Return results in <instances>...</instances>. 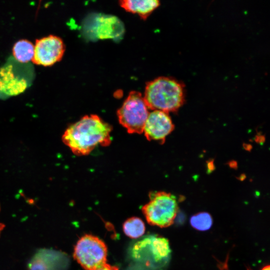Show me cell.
<instances>
[{
  "mask_svg": "<svg viewBox=\"0 0 270 270\" xmlns=\"http://www.w3.org/2000/svg\"><path fill=\"white\" fill-rule=\"evenodd\" d=\"M126 11L136 14L146 20L160 4L157 0H122L119 2Z\"/></svg>",
  "mask_w": 270,
  "mask_h": 270,
  "instance_id": "obj_10",
  "label": "cell"
},
{
  "mask_svg": "<svg viewBox=\"0 0 270 270\" xmlns=\"http://www.w3.org/2000/svg\"><path fill=\"white\" fill-rule=\"evenodd\" d=\"M143 96L148 109L176 112L184 102V86L173 78L158 77L146 84Z\"/></svg>",
  "mask_w": 270,
  "mask_h": 270,
  "instance_id": "obj_2",
  "label": "cell"
},
{
  "mask_svg": "<svg viewBox=\"0 0 270 270\" xmlns=\"http://www.w3.org/2000/svg\"><path fill=\"white\" fill-rule=\"evenodd\" d=\"M270 266H266L265 267H264L262 270H270Z\"/></svg>",
  "mask_w": 270,
  "mask_h": 270,
  "instance_id": "obj_18",
  "label": "cell"
},
{
  "mask_svg": "<svg viewBox=\"0 0 270 270\" xmlns=\"http://www.w3.org/2000/svg\"><path fill=\"white\" fill-rule=\"evenodd\" d=\"M34 46L27 40H20L17 41L12 48V54L17 62L26 64L32 60L34 56Z\"/></svg>",
  "mask_w": 270,
  "mask_h": 270,
  "instance_id": "obj_11",
  "label": "cell"
},
{
  "mask_svg": "<svg viewBox=\"0 0 270 270\" xmlns=\"http://www.w3.org/2000/svg\"><path fill=\"white\" fill-rule=\"evenodd\" d=\"M190 223L194 228L198 230L204 231L211 228L212 219L208 213L202 212L192 216L190 219Z\"/></svg>",
  "mask_w": 270,
  "mask_h": 270,
  "instance_id": "obj_14",
  "label": "cell"
},
{
  "mask_svg": "<svg viewBox=\"0 0 270 270\" xmlns=\"http://www.w3.org/2000/svg\"><path fill=\"white\" fill-rule=\"evenodd\" d=\"M174 129V125L168 113L158 110L149 112L143 132L148 140L162 142Z\"/></svg>",
  "mask_w": 270,
  "mask_h": 270,
  "instance_id": "obj_9",
  "label": "cell"
},
{
  "mask_svg": "<svg viewBox=\"0 0 270 270\" xmlns=\"http://www.w3.org/2000/svg\"><path fill=\"white\" fill-rule=\"evenodd\" d=\"M4 227H5V225L4 224L0 222V234H1V232L4 229Z\"/></svg>",
  "mask_w": 270,
  "mask_h": 270,
  "instance_id": "obj_17",
  "label": "cell"
},
{
  "mask_svg": "<svg viewBox=\"0 0 270 270\" xmlns=\"http://www.w3.org/2000/svg\"><path fill=\"white\" fill-rule=\"evenodd\" d=\"M112 127L96 114L86 115L68 127L63 142L77 156L89 154L96 146H108Z\"/></svg>",
  "mask_w": 270,
  "mask_h": 270,
  "instance_id": "obj_1",
  "label": "cell"
},
{
  "mask_svg": "<svg viewBox=\"0 0 270 270\" xmlns=\"http://www.w3.org/2000/svg\"><path fill=\"white\" fill-rule=\"evenodd\" d=\"M34 56L32 61L36 64L51 66L62 58L65 46L60 37L49 35L36 41Z\"/></svg>",
  "mask_w": 270,
  "mask_h": 270,
  "instance_id": "obj_8",
  "label": "cell"
},
{
  "mask_svg": "<svg viewBox=\"0 0 270 270\" xmlns=\"http://www.w3.org/2000/svg\"><path fill=\"white\" fill-rule=\"evenodd\" d=\"M28 270H47L42 260L36 254L28 264Z\"/></svg>",
  "mask_w": 270,
  "mask_h": 270,
  "instance_id": "obj_15",
  "label": "cell"
},
{
  "mask_svg": "<svg viewBox=\"0 0 270 270\" xmlns=\"http://www.w3.org/2000/svg\"><path fill=\"white\" fill-rule=\"evenodd\" d=\"M148 108L144 96L139 92H130L118 110L120 123L130 134L143 132L148 116Z\"/></svg>",
  "mask_w": 270,
  "mask_h": 270,
  "instance_id": "obj_4",
  "label": "cell"
},
{
  "mask_svg": "<svg viewBox=\"0 0 270 270\" xmlns=\"http://www.w3.org/2000/svg\"><path fill=\"white\" fill-rule=\"evenodd\" d=\"M123 230L127 236L136 238L144 234L145 232V226L141 219L136 217H132L124 222Z\"/></svg>",
  "mask_w": 270,
  "mask_h": 270,
  "instance_id": "obj_12",
  "label": "cell"
},
{
  "mask_svg": "<svg viewBox=\"0 0 270 270\" xmlns=\"http://www.w3.org/2000/svg\"><path fill=\"white\" fill-rule=\"evenodd\" d=\"M18 64L10 62L0 68V96H16L30 85L31 76Z\"/></svg>",
  "mask_w": 270,
  "mask_h": 270,
  "instance_id": "obj_7",
  "label": "cell"
},
{
  "mask_svg": "<svg viewBox=\"0 0 270 270\" xmlns=\"http://www.w3.org/2000/svg\"><path fill=\"white\" fill-rule=\"evenodd\" d=\"M107 248L98 238L86 234L74 246V257L85 270H94L106 264Z\"/></svg>",
  "mask_w": 270,
  "mask_h": 270,
  "instance_id": "obj_6",
  "label": "cell"
},
{
  "mask_svg": "<svg viewBox=\"0 0 270 270\" xmlns=\"http://www.w3.org/2000/svg\"><path fill=\"white\" fill-rule=\"evenodd\" d=\"M94 270H118V268L116 266H111L106 263Z\"/></svg>",
  "mask_w": 270,
  "mask_h": 270,
  "instance_id": "obj_16",
  "label": "cell"
},
{
  "mask_svg": "<svg viewBox=\"0 0 270 270\" xmlns=\"http://www.w3.org/2000/svg\"><path fill=\"white\" fill-rule=\"evenodd\" d=\"M58 252L49 250H41L36 254L44 262L47 270H60L61 264H58Z\"/></svg>",
  "mask_w": 270,
  "mask_h": 270,
  "instance_id": "obj_13",
  "label": "cell"
},
{
  "mask_svg": "<svg viewBox=\"0 0 270 270\" xmlns=\"http://www.w3.org/2000/svg\"><path fill=\"white\" fill-rule=\"evenodd\" d=\"M170 254L168 240L156 236H149L136 242L132 249L135 260L152 268L165 264Z\"/></svg>",
  "mask_w": 270,
  "mask_h": 270,
  "instance_id": "obj_5",
  "label": "cell"
},
{
  "mask_svg": "<svg viewBox=\"0 0 270 270\" xmlns=\"http://www.w3.org/2000/svg\"><path fill=\"white\" fill-rule=\"evenodd\" d=\"M150 202L142 208L147 222L160 228L170 226L178 212V204L175 196L164 192L151 193Z\"/></svg>",
  "mask_w": 270,
  "mask_h": 270,
  "instance_id": "obj_3",
  "label": "cell"
}]
</instances>
